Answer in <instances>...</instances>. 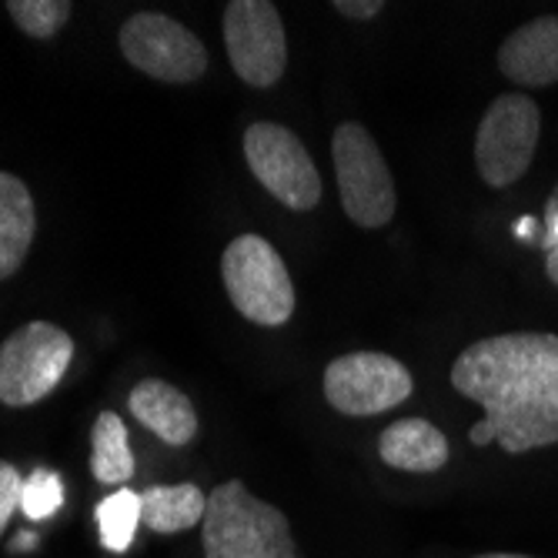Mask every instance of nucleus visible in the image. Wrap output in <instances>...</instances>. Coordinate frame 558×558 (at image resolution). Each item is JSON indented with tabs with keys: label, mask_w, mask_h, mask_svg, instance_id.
<instances>
[{
	"label": "nucleus",
	"mask_w": 558,
	"mask_h": 558,
	"mask_svg": "<svg viewBox=\"0 0 558 558\" xmlns=\"http://www.w3.org/2000/svg\"><path fill=\"white\" fill-rule=\"evenodd\" d=\"M451 388L482 404L501 451L525 454L558 441V335L478 338L451 362Z\"/></svg>",
	"instance_id": "1"
},
{
	"label": "nucleus",
	"mask_w": 558,
	"mask_h": 558,
	"mask_svg": "<svg viewBox=\"0 0 558 558\" xmlns=\"http://www.w3.org/2000/svg\"><path fill=\"white\" fill-rule=\"evenodd\" d=\"M201 535L205 558H298L284 512L255 498L238 478L208 495Z\"/></svg>",
	"instance_id": "2"
},
{
	"label": "nucleus",
	"mask_w": 558,
	"mask_h": 558,
	"mask_svg": "<svg viewBox=\"0 0 558 558\" xmlns=\"http://www.w3.org/2000/svg\"><path fill=\"white\" fill-rule=\"evenodd\" d=\"M221 281L247 322L278 328L294 315V284L284 258L262 234H238L221 255Z\"/></svg>",
	"instance_id": "3"
},
{
	"label": "nucleus",
	"mask_w": 558,
	"mask_h": 558,
	"mask_svg": "<svg viewBox=\"0 0 558 558\" xmlns=\"http://www.w3.org/2000/svg\"><path fill=\"white\" fill-rule=\"evenodd\" d=\"M331 161L344 215L359 228H385L395 218L398 191L375 137L359 121L338 124L331 137Z\"/></svg>",
	"instance_id": "4"
},
{
	"label": "nucleus",
	"mask_w": 558,
	"mask_h": 558,
	"mask_svg": "<svg viewBox=\"0 0 558 558\" xmlns=\"http://www.w3.org/2000/svg\"><path fill=\"white\" fill-rule=\"evenodd\" d=\"M74 362V338L50 325L31 322L17 328L0 344V404L8 409H27L47 398L61 385Z\"/></svg>",
	"instance_id": "5"
},
{
	"label": "nucleus",
	"mask_w": 558,
	"mask_h": 558,
	"mask_svg": "<svg viewBox=\"0 0 558 558\" xmlns=\"http://www.w3.org/2000/svg\"><path fill=\"white\" fill-rule=\"evenodd\" d=\"M542 111L529 94L495 97L475 131V168L488 187H509L532 168Z\"/></svg>",
	"instance_id": "6"
},
{
	"label": "nucleus",
	"mask_w": 558,
	"mask_h": 558,
	"mask_svg": "<svg viewBox=\"0 0 558 558\" xmlns=\"http://www.w3.org/2000/svg\"><path fill=\"white\" fill-rule=\"evenodd\" d=\"M244 161L258 184L278 197L291 211H312L322 201V178L301 144L298 134H291L284 124L275 121H255L244 131Z\"/></svg>",
	"instance_id": "7"
},
{
	"label": "nucleus",
	"mask_w": 558,
	"mask_h": 558,
	"mask_svg": "<svg viewBox=\"0 0 558 558\" xmlns=\"http://www.w3.org/2000/svg\"><path fill=\"white\" fill-rule=\"evenodd\" d=\"M118 44L131 68L165 84H194L208 71V50L201 37L168 14H131L118 34Z\"/></svg>",
	"instance_id": "8"
},
{
	"label": "nucleus",
	"mask_w": 558,
	"mask_h": 558,
	"mask_svg": "<svg viewBox=\"0 0 558 558\" xmlns=\"http://www.w3.org/2000/svg\"><path fill=\"white\" fill-rule=\"evenodd\" d=\"M325 398L335 412L372 418L412 398V372L381 351H351L325 368Z\"/></svg>",
	"instance_id": "9"
},
{
	"label": "nucleus",
	"mask_w": 558,
	"mask_h": 558,
	"mask_svg": "<svg viewBox=\"0 0 558 558\" xmlns=\"http://www.w3.org/2000/svg\"><path fill=\"white\" fill-rule=\"evenodd\" d=\"M225 47L244 84L265 90L284 77L288 37L271 0H231L225 8Z\"/></svg>",
	"instance_id": "10"
},
{
	"label": "nucleus",
	"mask_w": 558,
	"mask_h": 558,
	"mask_svg": "<svg viewBox=\"0 0 558 558\" xmlns=\"http://www.w3.org/2000/svg\"><path fill=\"white\" fill-rule=\"evenodd\" d=\"M498 71L519 87L558 84V17H535L505 37L498 47Z\"/></svg>",
	"instance_id": "11"
},
{
	"label": "nucleus",
	"mask_w": 558,
	"mask_h": 558,
	"mask_svg": "<svg viewBox=\"0 0 558 558\" xmlns=\"http://www.w3.org/2000/svg\"><path fill=\"white\" fill-rule=\"evenodd\" d=\"M128 409L147 432H155L161 441H168L174 448L194 441V435H197V412H194L191 398L161 378L137 381L128 395Z\"/></svg>",
	"instance_id": "12"
},
{
	"label": "nucleus",
	"mask_w": 558,
	"mask_h": 558,
	"mask_svg": "<svg viewBox=\"0 0 558 558\" xmlns=\"http://www.w3.org/2000/svg\"><path fill=\"white\" fill-rule=\"evenodd\" d=\"M378 454L381 462L398 469V472H415L428 475L448 465L451 445L441 428H435L425 418H398L388 425L378 438Z\"/></svg>",
	"instance_id": "13"
},
{
	"label": "nucleus",
	"mask_w": 558,
	"mask_h": 558,
	"mask_svg": "<svg viewBox=\"0 0 558 558\" xmlns=\"http://www.w3.org/2000/svg\"><path fill=\"white\" fill-rule=\"evenodd\" d=\"M37 234V211L27 184L0 171V281L21 271Z\"/></svg>",
	"instance_id": "14"
},
{
	"label": "nucleus",
	"mask_w": 558,
	"mask_h": 558,
	"mask_svg": "<svg viewBox=\"0 0 558 558\" xmlns=\"http://www.w3.org/2000/svg\"><path fill=\"white\" fill-rule=\"evenodd\" d=\"M208 512V495L197 485H155L141 492V522L150 532L178 535L205 522Z\"/></svg>",
	"instance_id": "15"
},
{
	"label": "nucleus",
	"mask_w": 558,
	"mask_h": 558,
	"mask_svg": "<svg viewBox=\"0 0 558 558\" xmlns=\"http://www.w3.org/2000/svg\"><path fill=\"white\" fill-rule=\"evenodd\" d=\"M90 475L100 485H124L134 475V454L121 415L100 412L90 428Z\"/></svg>",
	"instance_id": "16"
},
{
	"label": "nucleus",
	"mask_w": 558,
	"mask_h": 558,
	"mask_svg": "<svg viewBox=\"0 0 558 558\" xmlns=\"http://www.w3.org/2000/svg\"><path fill=\"white\" fill-rule=\"evenodd\" d=\"M97 525H100V538H105V548L111 551H124L141 525V495L137 492H114L111 498H105L97 505Z\"/></svg>",
	"instance_id": "17"
},
{
	"label": "nucleus",
	"mask_w": 558,
	"mask_h": 558,
	"mask_svg": "<svg viewBox=\"0 0 558 558\" xmlns=\"http://www.w3.org/2000/svg\"><path fill=\"white\" fill-rule=\"evenodd\" d=\"M71 0H8V14L14 24L37 40L54 37L71 21Z\"/></svg>",
	"instance_id": "18"
},
{
	"label": "nucleus",
	"mask_w": 558,
	"mask_h": 558,
	"mask_svg": "<svg viewBox=\"0 0 558 558\" xmlns=\"http://www.w3.org/2000/svg\"><path fill=\"white\" fill-rule=\"evenodd\" d=\"M64 505V482L58 472L50 469H34L24 482V492H21V509L27 519L40 522V519H50L58 509Z\"/></svg>",
	"instance_id": "19"
},
{
	"label": "nucleus",
	"mask_w": 558,
	"mask_h": 558,
	"mask_svg": "<svg viewBox=\"0 0 558 558\" xmlns=\"http://www.w3.org/2000/svg\"><path fill=\"white\" fill-rule=\"evenodd\" d=\"M21 492H24L21 472L11 462H0V532L8 529V522L21 509Z\"/></svg>",
	"instance_id": "20"
},
{
	"label": "nucleus",
	"mask_w": 558,
	"mask_h": 558,
	"mask_svg": "<svg viewBox=\"0 0 558 558\" xmlns=\"http://www.w3.org/2000/svg\"><path fill=\"white\" fill-rule=\"evenodd\" d=\"M335 11L348 21H372L385 11L381 0H335Z\"/></svg>",
	"instance_id": "21"
},
{
	"label": "nucleus",
	"mask_w": 558,
	"mask_h": 558,
	"mask_svg": "<svg viewBox=\"0 0 558 558\" xmlns=\"http://www.w3.org/2000/svg\"><path fill=\"white\" fill-rule=\"evenodd\" d=\"M558 244V184L551 187L548 201H545V238H542V247H555Z\"/></svg>",
	"instance_id": "22"
},
{
	"label": "nucleus",
	"mask_w": 558,
	"mask_h": 558,
	"mask_svg": "<svg viewBox=\"0 0 558 558\" xmlns=\"http://www.w3.org/2000/svg\"><path fill=\"white\" fill-rule=\"evenodd\" d=\"M545 275H548V281L558 288V244L545 251Z\"/></svg>",
	"instance_id": "23"
},
{
	"label": "nucleus",
	"mask_w": 558,
	"mask_h": 558,
	"mask_svg": "<svg viewBox=\"0 0 558 558\" xmlns=\"http://www.w3.org/2000/svg\"><path fill=\"white\" fill-rule=\"evenodd\" d=\"M475 558H529V555H509V551H492V555H475Z\"/></svg>",
	"instance_id": "24"
}]
</instances>
